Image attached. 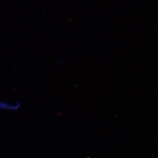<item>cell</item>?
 Masks as SVG:
<instances>
[{
	"mask_svg": "<svg viewBox=\"0 0 158 158\" xmlns=\"http://www.w3.org/2000/svg\"><path fill=\"white\" fill-rule=\"evenodd\" d=\"M21 107V103L20 102H8L0 101V110L7 111H17Z\"/></svg>",
	"mask_w": 158,
	"mask_h": 158,
	"instance_id": "cell-1",
	"label": "cell"
}]
</instances>
